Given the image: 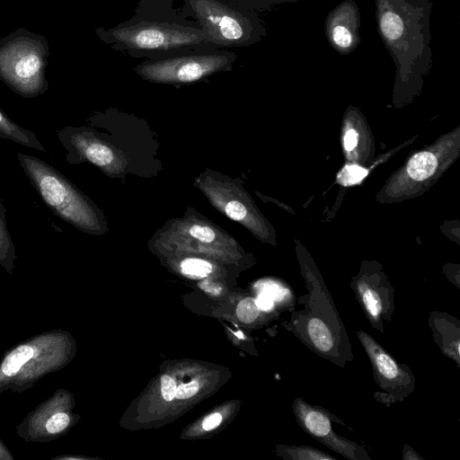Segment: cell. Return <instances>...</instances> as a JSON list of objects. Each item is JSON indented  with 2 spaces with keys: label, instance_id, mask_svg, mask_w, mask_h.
Returning <instances> with one entry per match:
<instances>
[{
  "label": "cell",
  "instance_id": "83f0119b",
  "mask_svg": "<svg viewBox=\"0 0 460 460\" xmlns=\"http://www.w3.org/2000/svg\"><path fill=\"white\" fill-rule=\"evenodd\" d=\"M222 421L220 413L215 412L208 415L202 422V427L205 430H210L217 427Z\"/></svg>",
  "mask_w": 460,
  "mask_h": 460
},
{
  "label": "cell",
  "instance_id": "8fae6325",
  "mask_svg": "<svg viewBox=\"0 0 460 460\" xmlns=\"http://www.w3.org/2000/svg\"><path fill=\"white\" fill-rule=\"evenodd\" d=\"M292 411L298 426L331 450L349 460H371L362 446L333 430V422L345 427L346 424L327 409L311 404L303 397H296L292 402Z\"/></svg>",
  "mask_w": 460,
  "mask_h": 460
},
{
  "label": "cell",
  "instance_id": "5bb4252c",
  "mask_svg": "<svg viewBox=\"0 0 460 460\" xmlns=\"http://www.w3.org/2000/svg\"><path fill=\"white\" fill-rule=\"evenodd\" d=\"M428 325L441 353L460 367V320L447 312L429 313Z\"/></svg>",
  "mask_w": 460,
  "mask_h": 460
},
{
  "label": "cell",
  "instance_id": "4fadbf2b",
  "mask_svg": "<svg viewBox=\"0 0 460 460\" xmlns=\"http://www.w3.org/2000/svg\"><path fill=\"white\" fill-rule=\"evenodd\" d=\"M360 17L354 0H343L328 13L324 22L325 37L339 54L349 55L359 46Z\"/></svg>",
  "mask_w": 460,
  "mask_h": 460
},
{
  "label": "cell",
  "instance_id": "4316f807",
  "mask_svg": "<svg viewBox=\"0 0 460 460\" xmlns=\"http://www.w3.org/2000/svg\"><path fill=\"white\" fill-rule=\"evenodd\" d=\"M198 391V382L192 381L191 383L179 385L175 391V397L178 399H187L196 394Z\"/></svg>",
  "mask_w": 460,
  "mask_h": 460
},
{
  "label": "cell",
  "instance_id": "ac0fdd59",
  "mask_svg": "<svg viewBox=\"0 0 460 460\" xmlns=\"http://www.w3.org/2000/svg\"><path fill=\"white\" fill-rule=\"evenodd\" d=\"M278 454L288 460H337L326 452L311 446H279Z\"/></svg>",
  "mask_w": 460,
  "mask_h": 460
},
{
  "label": "cell",
  "instance_id": "f1b7e54d",
  "mask_svg": "<svg viewBox=\"0 0 460 460\" xmlns=\"http://www.w3.org/2000/svg\"><path fill=\"white\" fill-rule=\"evenodd\" d=\"M358 143V133L354 129H349L347 131L344 137V146L346 150H352Z\"/></svg>",
  "mask_w": 460,
  "mask_h": 460
},
{
  "label": "cell",
  "instance_id": "e0dca14e",
  "mask_svg": "<svg viewBox=\"0 0 460 460\" xmlns=\"http://www.w3.org/2000/svg\"><path fill=\"white\" fill-rule=\"evenodd\" d=\"M17 254L8 230L6 210L0 199V266L9 274L15 269Z\"/></svg>",
  "mask_w": 460,
  "mask_h": 460
},
{
  "label": "cell",
  "instance_id": "2e32d148",
  "mask_svg": "<svg viewBox=\"0 0 460 460\" xmlns=\"http://www.w3.org/2000/svg\"><path fill=\"white\" fill-rule=\"evenodd\" d=\"M0 137L26 147L46 152L35 134L13 121L0 110Z\"/></svg>",
  "mask_w": 460,
  "mask_h": 460
},
{
  "label": "cell",
  "instance_id": "7c38bea8",
  "mask_svg": "<svg viewBox=\"0 0 460 460\" xmlns=\"http://www.w3.org/2000/svg\"><path fill=\"white\" fill-rule=\"evenodd\" d=\"M354 296L373 329L385 333L395 310L394 288L381 273L364 271L352 278Z\"/></svg>",
  "mask_w": 460,
  "mask_h": 460
},
{
  "label": "cell",
  "instance_id": "8992f818",
  "mask_svg": "<svg viewBox=\"0 0 460 460\" xmlns=\"http://www.w3.org/2000/svg\"><path fill=\"white\" fill-rule=\"evenodd\" d=\"M16 157L31 186L57 217L86 232L99 230L94 207L60 172L33 155L18 153Z\"/></svg>",
  "mask_w": 460,
  "mask_h": 460
},
{
  "label": "cell",
  "instance_id": "f546056e",
  "mask_svg": "<svg viewBox=\"0 0 460 460\" xmlns=\"http://www.w3.org/2000/svg\"><path fill=\"white\" fill-rule=\"evenodd\" d=\"M402 458L403 460H424L421 456L407 444L403 445Z\"/></svg>",
  "mask_w": 460,
  "mask_h": 460
},
{
  "label": "cell",
  "instance_id": "484cf974",
  "mask_svg": "<svg viewBox=\"0 0 460 460\" xmlns=\"http://www.w3.org/2000/svg\"><path fill=\"white\" fill-rule=\"evenodd\" d=\"M176 385L173 379L167 375L161 377V392L165 401H172L175 397Z\"/></svg>",
  "mask_w": 460,
  "mask_h": 460
},
{
  "label": "cell",
  "instance_id": "3957f363",
  "mask_svg": "<svg viewBox=\"0 0 460 460\" xmlns=\"http://www.w3.org/2000/svg\"><path fill=\"white\" fill-rule=\"evenodd\" d=\"M307 294L300 296L299 310H290L285 328L307 349L339 367L354 359L347 329L331 292L319 274L306 269L304 273Z\"/></svg>",
  "mask_w": 460,
  "mask_h": 460
},
{
  "label": "cell",
  "instance_id": "4dcf8cb0",
  "mask_svg": "<svg viewBox=\"0 0 460 460\" xmlns=\"http://www.w3.org/2000/svg\"><path fill=\"white\" fill-rule=\"evenodd\" d=\"M0 460H14V456L0 437Z\"/></svg>",
  "mask_w": 460,
  "mask_h": 460
},
{
  "label": "cell",
  "instance_id": "30bf717a",
  "mask_svg": "<svg viewBox=\"0 0 460 460\" xmlns=\"http://www.w3.org/2000/svg\"><path fill=\"white\" fill-rule=\"evenodd\" d=\"M357 336L369 358L374 381L382 389L374 394L375 399L389 407L411 395L416 384L411 367L399 363L367 332L358 330Z\"/></svg>",
  "mask_w": 460,
  "mask_h": 460
},
{
  "label": "cell",
  "instance_id": "7a4b0ae2",
  "mask_svg": "<svg viewBox=\"0 0 460 460\" xmlns=\"http://www.w3.org/2000/svg\"><path fill=\"white\" fill-rule=\"evenodd\" d=\"M376 30L402 83L417 80L433 64L431 0H374Z\"/></svg>",
  "mask_w": 460,
  "mask_h": 460
},
{
  "label": "cell",
  "instance_id": "6da1fadb",
  "mask_svg": "<svg viewBox=\"0 0 460 460\" xmlns=\"http://www.w3.org/2000/svg\"><path fill=\"white\" fill-rule=\"evenodd\" d=\"M95 34L112 49L134 58L162 59L193 51L214 50L200 24L174 8L173 0H138L133 15Z\"/></svg>",
  "mask_w": 460,
  "mask_h": 460
},
{
  "label": "cell",
  "instance_id": "9a60e30c",
  "mask_svg": "<svg viewBox=\"0 0 460 460\" xmlns=\"http://www.w3.org/2000/svg\"><path fill=\"white\" fill-rule=\"evenodd\" d=\"M257 293H263L274 303L276 310H292L296 305V293L288 284L276 279H262L256 283Z\"/></svg>",
  "mask_w": 460,
  "mask_h": 460
},
{
  "label": "cell",
  "instance_id": "7402d4cb",
  "mask_svg": "<svg viewBox=\"0 0 460 460\" xmlns=\"http://www.w3.org/2000/svg\"><path fill=\"white\" fill-rule=\"evenodd\" d=\"M229 3L243 6L247 9H251L256 12L268 11L274 5L295 3L299 0H225Z\"/></svg>",
  "mask_w": 460,
  "mask_h": 460
},
{
  "label": "cell",
  "instance_id": "5b68a950",
  "mask_svg": "<svg viewBox=\"0 0 460 460\" xmlns=\"http://www.w3.org/2000/svg\"><path fill=\"white\" fill-rule=\"evenodd\" d=\"M181 13L197 21L206 40L217 49L243 48L260 42L267 34L256 11L225 0H181Z\"/></svg>",
  "mask_w": 460,
  "mask_h": 460
},
{
  "label": "cell",
  "instance_id": "44dd1931",
  "mask_svg": "<svg viewBox=\"0 0 460 460\" xmlns=\"http://www.w3.org/2000/svg\"><path fill=\"white\" fill-rule=\"evenodd\" d=\"M181 267L184 274L196 278H204L212 271L211 264L200 259H186Z\"/></svg>",
  "mask_w": 460,
  "mask_h": 460
},
{
  "label": "cell",
  "instance_id": "52a82bcc",
  "mask_svg": "<svg viewBox=\"0 0 460 460\" xmlns=\"http://www.w3.org/2000/svg\"><path fill=\"white\" fill-rule=\"evenodd\" d=\"M49 49L44 37L19 29L0 40V79L26 98L44 93Z\"/></svg>",
  "mask_w": 460,
  "mask_h": 460
},
{
  "label": "cell",
  "instance_id": "277c9868",
  "mask_svg": "<svg viewBox=\"0 0 460 460\" xmlns=\"http://www.w3.org/2000/svg\"><path fill=\"white\" fill-rule=\"evenodd\" d=\"M75 354L71 334L61 328L41 332L7 349L0 359V394H22L44 376L66 367Z\"/></svg>",
  "mask_w": 460,
  "mask_h": 460
},
{
  "label": "cell",
  "instance_id": "ba28073f",
  "mask_svg": "<svg viewBox=\"0 0 460 460\" xmlns=\"http://www.w3.org/2000/svg\"><path fill=\"white\" fill-rule=\"evenodd\" d=\"M236 58L234 52L217 49L162 59H145L134 69L148 82L181 85L203 80L217 73L231 71Z\"/></svg>",
  "mask_w": 460,
  "mask_h": 460
},
{
  "label": "cell",
  "instance_id": "603a6c76",
  "mask_svg": "<svg viewBox=\"0 0 460 460\" xmlns=\"http://www.w3.org/2000/svg\"><path fill=\"white\" fill-rule=\"evenodd\" d=\"M367 174V171L362 167L346 165L338 174V179L343 185H351L359 182Z\"/></svg>",
  "mask_w": 460,
  "mask_h": 460
},
{
  "label": "cell",
  "instance_id": "ffe728a7",
  "mask_svg": "<svg viewBox=\"0 0 460 460\" xmlns=\"http://www.w3.org/2000/svg\"><path fill=\"white\" fill-rule=\"evenodd\" d=\"M262 311L258 307L252 297H246L241 300L236 308V314L240 321L244 323L255 322Z\"/></svg>",
  "mask_w": 460,
  "mask_h": 460
},
{
  "label": "cell",
  "instance_id": "9c48e42d",
  "mask_svg": "<svg viewBox=\"0 0 460 460\" xmlns=\"http://www.w3.org/2000/svg\"><path fill=\"white\" fill-rule=\"evenodd\" d=\"M73 394L58 388L39 403L15 428L19 438L25 442L48 443L66 434L75 424L77 415L72 412Z\"/></svg>",
  "mask_w": 460,
  "mask_h": 460
},
{
  "label": "cell",
  "instance_id": "cb8c5ba5",
  "mask_svg": "<svg viewBox=\"0 0 460 460\" xmlns=\"http://www.w3.org/2000/svg\"><path fill=\"white\" fill-rule=\"evenodd\" d=\"M190 234L205 243L212 242L215 239L214 231L206 226L195 225L190 228Z\"/></svg>",
  "mask_w": 460,
  "mask_h": 460
},
{
  "label": "cell",
  "instance_id": "d6986e66",
  "mask_svg": "<svg viewBox=\"0 0 460 460\" xmlns=\"http://www.w3.org/2000/svg\"><path fill=\"white\" fill-rule=\"evenodd\" d=\"M438 165L435 155L429 152H420L413 155L407 165L409 175L416 181H423L431 176Z\"/></svg>",
  "mask_w": 460,
  "mask_h": 460
},
{
  "label": "cell",
  "instance_id": "d4e9b609",
  "mask_svg": "<svg viewBox=\"0 0 460 460\" xmlns=\"http://www.w3.org/2000/svg\"><path fill=\"white\" fill-rule=\"evenodd\" d=\"M226 214L234 221H241L246 216V208L238 201H230L225 208Z\"/></svg>",
  "mask_w": 460,
  "mask_h": 460
}]
</instances>
